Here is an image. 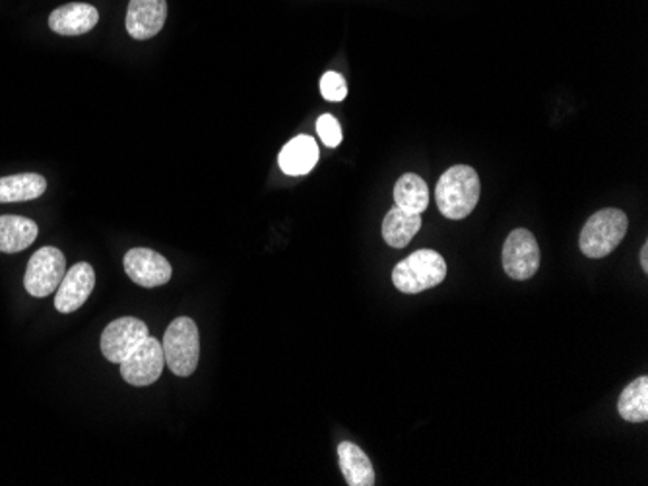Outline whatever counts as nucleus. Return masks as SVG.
Returning <instances> with one entry per match:
<instances>
[{
  "mask_svg": "<svg viewBox=\"0 0 648 486\" xmlns=\"http://www.w3.org/2000/svg\"><path fill=\"white\" fill-rule=\"evenodd\" d=\"M480 176L468 165H455L442 173L435 200L445 217L449 220H465L480 200Z\"/></svg>",
  "mask_w": 648,
  "mask_h": 486,
  "instance_id": "f257e3e1",
  "label": "nucleus"
},
{
  "mask_svg": "<svg viewBox=\"0 0 648 486\" xmlns=\"http://www.w3.org/2000/svg\"><path fill=\"white\" fill-rule=\"evenodd\" d=\"M627 225H629L627 215L618 207L600 210L580 231V251L588 259H606L624 241Z\"/></svg>",
  "mask_w": 648,
  "mask_h": 486,
  "instance_id": "f03ea898",
  "label": "nucleus"
},
{
  "mask_svg": "<svg viewBox=\"0 0 648 486\" xmlns=\"http://www.w3.org/2000/svg\"><path fill=\"white\" fill-rule=\"evenodd\" d=\"M163 357L166 365L171 373L177 376H191L200 358V335L199 327L187 316L173 320L168 332L163 335Z\"/></svg>",
  "mask_w": 648,
  "mask_h": 486,
  "instance_id": "7ed1b4c3",
  "label": "nucleus"
},
{
  "mask_svg": "<svg viewBox=\"0 0 648 486\" xmlns=\"http://www.w3.org/2000/svg\"><path fill=\"white\" fill-rule=\"evenodd\" d=\"M445 275H447V264L441 254L423 249L398 262V266L392 272V283L398 291L416 295L421 291L437 287L445 280Z\"/></svg>",
  "mask_w": 648,
  "mask_h": 486,
  "instance_id": "20e7f679",
  "label": "nucleus"
},
{
  "mask_svg": "<svg viewBox=\"0 0 648 486\" xmlns=\"http://www.w3.org/2000/svg\"><path fill=\"white\" fill-rule=\"evenodd\" d=\"M64 274H67L64 254L54 246H46L31 256L23 285L31 296L43 298L59 290Z\"/></svg>",
  "mask_w": 648,
  "mask_h": 486,
  "instance_id": "39448f33",
  "label": "nucleus"
},
{
  "mask_svg": "<svg viewBox=\"0 0 648 486\" xmlns=\"http://www.w3.org/2000/svg\"><path fill=\"white\" fill-rule=\"evenodd\" d=\"M505 272L512 280H530L540 267V246L527 229H517L507 236L504 246Z\"/></svg>",
  "mask_w": 648,
  "mask_h": 486,
  "instance_id": "423d86ee",
  "label": "nucleus"
},
{
  "mask_svg": "<svg viewBox=\"0 0 648 486\" xmlns=\"http://www.w3.org/2000/svg\"><path fill=\"white\" fill-rule=\"evenodd\" d=\"M163 366H166V357H163L161 342L148 335L144 342L122 361L121 374L130 386H150L160 378Z\"/></svg>",
  "mask_w": 648,
  "mask_h": 486,
  "instance_id": "0eeeda50",
  "label": "nucleus"
},
{
  "mask_svg": "<svg viewBox=\"0 0 648 486\" xmlns=\"http://www.w3.org/2000/svg\"><path fill=\"white\" fill-rule=\"evenodd\" d=\"M148 335V327L142 320L132 316L114 320L101 334V353L111 363L121 365Z\"/></svg>",
  "mask_w": 648,
  "mask_h": 486,
  "instance_id": "6e6552de",
  "label": "nucleus"
},
{
  "mask_svg": "<svg viewBox=\"0 0 648 486\" xmlns=\"http://www.w3.org/2000/svg\"><path fill=\"white\" fill-rule=\"evenodd\" d=\"M124 272L140 287H160L171 280V264L156 251L132 249L124 256Z\"/></svg>",
  "mask_w": 648,
  "mask_h": 486,
  "instance_id": "1a4fd4ad",
  "label": "nucleus"
},
{
  "mask_svg": "<svg viewBox=\"0 0 648 486\" xmlns=\"http://www.w3.org/2000/svg\"><path fill=\"white\" fill-rule=\"evenodd\" d=\"M93 287H96L93 267L86 262H80L77 266L70 267L62 277L54 296V308L62 314L77 312L88 301V296L92 295Z\"/></svg>",
  "mask_w": 648,
  "mask_h": 486,
  "instance_id": "9d476101",
  "label": "nucleus"
},
{
  "mask_svg": "<svg viewBox=\"0 0 648 486\" xmlns=\"http://www.w3.org/2000/svg\"><path fill=\"white\" fill-rule=\"evenodd\" d=\"M168 18L166 0H130L127 10V31L134 39L156 38Z\"/></svg>",
  "mask_w": 648,
  "mask_h": 486,
  "instance_id": "9b49d317",
  "label": "nucleus"
},
{
  "mask_svg": "<svg viewBox=\"0 0 648 486\" xmlns=\"http://www.w3.org/2000/svg\"><path fill=\"white\" fill-rule=\"evenodd\" d=\"M100 20L98 10L86 2H70L49 16V28L59 36H84Z\"/></svg>",
  "mask_w": 648,
  "mask_h": 486,
  "instance_id": "f8f14e48",
  "label": "nucleus"
},
{
  "mask_svg": "<svg viewBox=\"0 0 648 486\" xmlns=\"http://www.w3.org/2000/svg\"><path fill=\"white\" fill-rule=\"evenodd\" d=\"M278 161L286 175H306L319 161V145L313 138L301 134L283 145Z\"/></svg>",
  "mask_w": 648,
  "mask_h": 486,
  "instance_id": "ddd939ff",
  "label": "nucleus"
},
{
  "mask_svg": "<svg viewBox=\"0 0 648 486\" xmlns=\"http://www.w3.org/2000/svg\"><path fill=\"white\" fill-rule=\"evenodd\" d=\"M421 227V213L406 212L395 205L382 221V239L392 249H405Z\"/></svg>",
  "mask_w": 648,
  "mask_h": 486,
  "instance_id": "4468645a",
  "label": "nucleus"
},
{
  "mask_svg": "<svg viewBox=\"0 0 648 486\" xmlns=\"http://www.w3.org/2000/svg\"><path fill=\"white\" fill-rule=\"evenodd\" d=\"M38 239V225L20 215H0V252L16 254Z\"/></svg>",
  "mask_w": 648,
  "mask_h": 486,
  "instance_id": "2eb2a0df",
  "label": "nucleus"
},
{
  "mask_svg": "<svg viewBox=\"0 0 648 486\" xmlns=\"http://www.w3.org/2000/svg\"><path fill=\"white\" fill-rule=\"evenodd\" d=\"M338 457L342 467L343 477L350 486H373V465L369 462L363 449L351 442H342L338 446Z\"/></svg>",
  "mask_w": 648,
  "mask_h": 486,
  "instance_id": "dca6fc26",
  "label": "nucleus"
},
{
  "mask_svg": "<svg viewBox=\"0 0 648 486\" xmlns=\"http://www.w3.org/2000/svg\"><path fill=\"white\" fill-rule=\"evenodd\" d=\"M47 191V181L36 173L2 176L0 179V204H14L36 200Z\"/></svg>",
  "mask_w": 648,
  "mask_h": 486,
  "instance_id": "f3484780",
  "label": "nucleus"
},
{
  "mask_svg": "<svg viewBox=\"0 0 648 486\" xmlns=\"http://www.w3.org/2000/svg\"><path fill=\"white\" fill-rule=\"evenodd\" d=\"M395 202H397L398 207H402L406 212H426L429 204L428 184L421 176L406 173L398 179L397 186H395Z\"/></svg>",
  "mask_w": 648,
  "mask_h": 486,
  "instance_id": "a211bd4d",
  "label": "nucleus"
},
{
  "mask_svg": "<svg viewBox=\"0 0 648 486\" xmlns=\"http://www.w3.org/2000/svg\"><path fill=\"white\" fill-rule=\"evenodd\" d=\"M618 411L629 423H645L648 418V378L631 382L619 395Z\"/></svg>",
  "mask_w": 648,
  "mask_h": 486,
  "instance_id": "6ab92c4d",
  "label": "nucleus"
},
{
  "mask_svg": "<svg viewBox=\"0 0 648 486\" xmlns=\"http://www.w3.org/2000/svg\"><path fill=\"white\" fill-rule=\"evenodd\" d=\"M317 132L328 148H336L342 142V126L332 114H322L317 121Z\"/></svg>",
  "mask_w": 648,
  "mask_h": 486,
  "instance_id": "aec40b11",
  "label": "nucleus"
},
{
  "mask_svg": "<svg viewBox=\"0 0 648 486\" xmlns=\"http://www.w3.org/2000/svg\"><path fill=\"white\" fill-rule=\"evenodd\" d=\"M321 93L322 98L328 101H343L348 95V88H346V80H343L338 72H327L321 78Z\"/></svg>",
  "mask_w": 648,
  "mask_h": 486,
  "instance_id": "412c9836",
  "label": "nucleus"
},
{
  "mask_svg": "<svg viewBox=\"0 0 648 486\" xmlns=\"http://www.w3.org/2000/svg\"><path fill=\"white\" fill-rule=\"evenodd\" d=\"M641 266L645 272H648V244L641 249Z\"/></svg>",
  "mask_w": 648,
  "mask_h": 486,
  "instance_id": "4be33fe9",
  "label": "nucleus"
}]
</instances>
